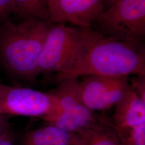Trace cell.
<instances>
[{
	"instance_id": "12",
	"label": "cell",
	"mask_w": 145,
	"mask_h": 145,
	"mask_svg": "<svg viewBox=\"0 0 145 145\" xmlns=\"http://www.w3.org/2000/svg\"><path fill=\"white\" fill-rule=\"evenodd\" d=\"M15 12L26 19L34 18L48 23L47 0H14Z\"/></svg>"
},
{
	"instance_id": "15",
	"label": "cell",
	"mask_w": 145,
	"mask_h": 145,
	"mask_svg": "<svg viewBox=\"0 0 145 145\" xmlns=\"http://www.w3.org/2000/svg\"><path fill=\"white\" fill-rule=\"evenodd\" d=\"M15 12L14 0H0V18H5Z\"/></svg>"
},
{
	"instance_id": "1",
	"label": "cell",
	"mask_w": 145,
	"mask_h": 145,
	"mask_svg": "<svg viewBox=\"0 0 145 145\" xmlns=\"http://www.w3.org/2000/svg\"><path fill=\"white\" fill-rule=\"evenodd\" d=\"M89 75H145L144 44L123 42L104 36L91 27H81L74 50L56 82Z\"/></svg>"
},
{
	"instance_id": "6",
	"label": "cell",
	"mask_w": 145,
	"mask_h": 145,
	"mask_svg": "<svg viewBox=\"0 0 145 145\" xmlns=\"http://www.w3.org/2000/svg\"><path fill=\"white\" fill-rule=\"evenodd\" d=\"M57 98L52 94L30 88L9 87L0 94V114L41 118L54 114Z\"/></svg>"
},
{
	"instance_id": "2",
	"label": "cell",
	"mask_w": 145,
	"mask_h": 145,
	"mask_svg": "<svg viewBox=\"0 0 145 145\" xmlns=\"http://www.w3.org/2000/svg\"><path fill=\"white\" fill-rule=\"evenodd\" d=\"M48 30L46 22L34 18L7 22L0 31V60L5 67L18 78L34 81Z\"/></svg>"
},
{
	"instance_id": "4",
	"label": "cell",
	"mask_w": 145,
	"mask_h": 145,
	"mask_svg": "<svg viewBox=\"0 0 145 145\" xmlns=\"http://www.w3.org/2000/svg\"><path fill=\"white\" fill-rule=\"evenodd\" d=\"M78 79L66 80L48 91L57 100V111L42 118L48 124L78 133L102 121L106 116L96 114L86 107L80 98Z\"/></svg>"
},
{
	"instance_id": "13",
	"label": "cell",
	"mask_w": 145,
	"mask_h": 145,
	"mask_svg": "<svg viewBox=\"0 0 145 145\" xmlns=\"http://www.w3.org/2000/svg\"><path fill=\"white\" fill-rule=\"evenodd\" d=\"M114 128L121 145H145V123L131 127Z\"/></svg>"
},
{
	"instance_id": "14",
	"label": "cell",
	"mask_w": 145,
	"mask_h": 145,
	"mask_svg": "<svg viewBox=\"0 0 145 145\" xmlns=\"http://www.w3.org/2000/svg\"><path fill=\"white\" fill-rule=\"evenodd\" d=\"M130 87L140 98L145 100V75H133L129 76Z\"/></svg>"
},
{
	"instance_id": "16",
	"label": "cell",
	"mask_w": 145,
	"mask_h": 145,
	"mask_svg": "<svg viewBox=\"0 0 145 145\" xmlns=\"http://www.w3.org/2000/svg\"><path fill=\"white\" fill-rule=\"evenodd\" d=\"M0 145H16L14 135L10 129L0 135Z\"/></svg>"
},
{
	"instance_id": "9",
	"label": "cell",
	"mask_w": 145,
	"mask_h": 145,
	"mask_svg": "<svg viewBox=\"0 0 145 145\" xmlns=\"http://www.w3.org/2000/svg\"><path fill=\"white\" fill-rule=\"evenodd\" d=\"M114 106L111 119L114 127H131L145 123V100L130 86Z\"/></svg>"
},
{
	"instance_id": "8",
	"label": "cell",
	"mask_w": 145,
	"mask_h": 145,
	"mask_svg": "<svg viewBox=\"0 0 145 145\" xmlns=\"http://www.w3.org/2000/svg\"><path fill=\"white\" fill-rule=\"evenodd\" d=\"M48 24L91 27L104 10L102 0H47Z\"/></svg>"
},
{
	"instance_id": "3",
	"label": "cell",
	"mask_w": 145,
	"mask_h": 145,
	"mask_svg": "<svg viewBox=\"0 0 145 145\" xmlns=\"http://www.w3.org/2000/svg\"><path fill=\"white\" fill-rule=\"evenodd\" d=\"M94 29L123 42L144 44L145 0H118L99 15Z\"/></svg>"
},
{
	"instance_id": "19",
	"label": "cell",
	"mask_w": 145,
	"mask_h": 145,
	"mask_svg": "<svg viewBox=\"0 0 145 145\" xmlns=\"http://www.w3.org/2000/svg\"><path fill=\"white\" fill-rule=\"evenodd\" d=\"M9 87V86L0 84V94L3 93L4 91H5V90L8 88Z\"/></svg>"
},
{
	"instance_id": "5",
	"label": "cell",
	"mask_w": 145,
	"mask_h": 145,
	"mask_svg": "<svg viewBox=\"0 0 145 145\" xmlns=\"http://www.w3.org/2000/svg\"><path fill=\"white\" fill-rule=\"evenodd\" d=\"M81 27L57 23L49 25L39 59L38 72L48 77L60 72L78 42Z\"/></svg>"
},
{
	"instance_id": "7",
	"label": "cell",
	"mask_w": 145,
	"mask_h": 145,
	"mask_svg": "<svg viewBox=\"0 0 145 145\" xmlns=\"http://www.w3.org/2000/svg\"><path fill=\"white\" fill-rule=\"evenodd\" d=\"M129 76L89 75L78 82V92L83 104L93 111H104L115 105L129 88Z\"/></svg>"
},
{
	"instance_id": "11",
	"label": "cell",
	"mask_w": 145,
	"mask_h": 145,
	"mask_svg": "<svg viewBox=\"0 0 145 145\" xmlns=\"http://www.w3.org/2000/svg\"><path fill=\"white\" fill-rule=\"evenodd\" d=\"M77 134L82 145H121L111 120L108 117Z\"/></svg>"
},
{
	"instance_id": "10",
	"label": "cell",
	"mask_w": 145,
	"mask_h": 145,
	"mask_svg": "<svg viewBox=\"0 0 145 145\" xmlns=\"http://www.w3.org/2000/svg\"><path fill=\"white\" fill-rule=\"evenodd\" d=\"M21 145H82L77 133L48 124L23 135Z\"/></svg>"
},
{
	"instance_id": "17",
	"label": "cell",
	"mask_w": 145,
	"mask_h": 145,
	"mask_svg": "<svg viewBox=\"0 0 145 145\" xmlns=\"http://www.w3.org/2000/svg\"><path fill=\"white\" fill-rule=\"evenodd\" d=\"M8 117V116L0 114V135H3L9 129Z\"/></svg>"
},
{
	"instance_id": "18",
	"label": "cell",
	"mask_w": 145,
	"mask_h": 145,
	"mask_svg": "<svg viewBox=\"0 0 145 145\" xmlns=\"http://www.w3.org/2000/svg\"><path fill=\"white\" fill-rule=\"evenodd\" d=\"M118 0H102L103 4L104 10L108 9L110 6L114 4Z\"/></svg>"
}]
</instances>
